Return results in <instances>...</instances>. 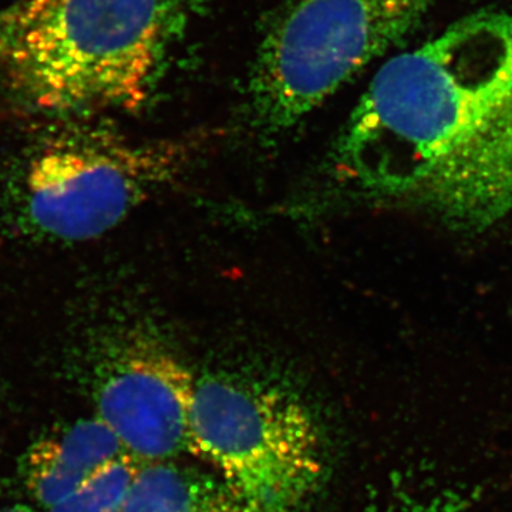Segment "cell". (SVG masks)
Returning <instances> with one entry per match:
<instances>
[{
	"instance_id": "6da1fadb",
	"label": "cell",
	"mask_w": 512,
	"mask_h": 512,
	"mask_svg": "<svg viewBox=\"0 0 512 512\" xmlns=\"http://www.w3.org/2000/svg\"><path fill=\"white\" fill-rule=\"evenodd\" d=\"M343 187L466 231L512 212V8L477 10L387 60L332 156Z\"/></svg>"
},
{
	"instance_id": "7a4b0ae2",
	"label": "cell",
	"mask_w": 512,
	"mask_h": 512,
	"mask_svg": "<svg viewBox=\"0 0 512 512\" xmlns=\"http://www.w3.org/2000/svg\"><path fill=\"white\" fill-rule=\"evenodd\" d=\"M170 0H18L0 10V73L32 109L76 114L146 100Z\"/></svg>"
},
{
	"instance_id": "3957f363",
	"label": "cell",
	"mask_w": 512,
	"mask_h": 512,
	"mask_svg": "<svg viewBox=\"0 0 512 512\" xmlns=\"http://www.w3.org/2000/svg\"><path fill=\"white\" fill-rule=\"evenodd\" d=\"M187 163L173 144H137L99 130L40 138L0 168V235L77 244L107 234Z\"/></svg>"
},
{
	"instance_id": "277c9868",
	"label": "cell",
	"mask_w": 512,
	"mask_h": 512,
	"mask_svg": "<svg viewBox=\"0 0 512 512\" xmlns=\"http://www.w3.org/2000/svg\"><path fill=\"white\" fill-rule=\"evenodd\" d=\"M190 453L254 512H301L326 476L315 413L289 387L232 373L195 377Z\"/></svg>"
},
{
	"instance_id": "5b68a950",
	"label": "cell",
	"mask_w": 512,
	"mask_h": 512,
	"mask_svg": "<svg viewBox=\"0 0 512 512\" xmlns=\"http://www.w3.org/2000/svg\"><path fill=\"white\" fill-rule=\"evenodd\" d=\"M437 0H291L252 66L249 103L268 133L289 130L367 64L420 28Z\"/></svg>"
},
{
	"instance_id": "8992f818",
	"label": "cell",
	"mask_w": 512,
	"mask_h": 512,
	"mask_svg": "<svg viewBox=\"0 0 512 512\" xmlns=\"http://www.w3.org/2000/svg\"><path fill=\"white\" fill-rule=\"evenodd\" d=\"M73 365L94 414L141 464L190 453L195 376L146 330L100 326L77 343Z\"/></svg>"
},
{
	"instance_id": "52a82bcc",
	"label": "cell",
	"mask_w": 512,
	"mask_h": 512,
	"mask_svg": "<svg viewBox=\"0 0 512 512\" xmlns=\"http://www.w3.org/2000/svg\"><path fill=\"white\" fill-rule=\"evenodd\" d=\"M127 450L94 414L35 441L23 458L30 495L49 510Z\"/></svg>"
},
{
	"instance_id": "ba28073f",
	"label": "cell",
	"mask_w": 512,
	"mask_h": 512,
	"mask_svg": "<svg viewBox=\"0 0 512 512\" xmlns=\"http://www.w3.org/2000/svg\"><path fill=\"white\" fill-rule=\"evenodd\" d=\"M116 512H254L215 474L175 466L141 464Z\"/></svg>"
},
{
	"instance_id": "9c48e42d",
	"label": "cell",
	"mask_w": 512,
	"mask_h": 512,
	"mask_svg": "<svg viewBox=\"0 0 512 512\" xmlns=\"http://www.w3.org/2000/svg\"><path fill=\"white\" fill-rule=\"evenodd\" d=\"M140 467V461L131 454H123L46 512H116Z\"/></svg>"
},
{
	"instance_id": "30bf717a",
	"label": "cell",
	"mask_w": 512,
	"mask_h": 512,
	"mask_svg": "<svg viewBox=\"0 0 512 512\" xmlns=\"http://www.w3.org/2000/svg\"><path fill=\"white\" fill-rule=\"evenodd\" d=\"M474 495L431 478H396L367 512H468Z\"/></svg>"
},
{
	"instance_id": "8fae6325",
	"label": "cell",
	"mask_w": 512,
	"mask_h": 512,
	"mask_svg": "<svg viewBox=\"0 0 512 512\" xmlns=\"http://www.w3.org/2000/svg\"><path fill=\"white\" fill-rule=\"evenodd\" d=\"M0 512H37L35 508L30 507V505L18 504L12 505V507L5 508V510H0Z\"/></svg>"
}]
</instances>
